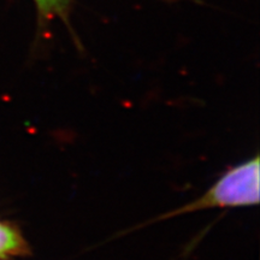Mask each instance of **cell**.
I'll return each mask as SVG.
<instances>
[{
	"instance_id": "2",
	"label": "cell",
	"mask_w": 260,
	"mask_h": 260,
	"mask_svg": "<svg viewBox=\"0 0 260 260\" xmlns=\"http://www.w3.org/2000/svg\"><path fill=\"white\" fill-rule=\"evenodd\" d=\"M29 246L22 234L11 224L0 220V260L27 255Z\"/></svg>"
},
{
	"instance_id": "1",
	"label": "cell",
	"mask_w": 260,
	"mask_h": 260,
	"mask_svg": "<svg viewBox=\"0 0 260 260\" xmlns=\"http://www.w3.org/2000/svg\"><path fill=\"white\" fill-rule=\"evenodd\" d=\"M259 155L226 171L199 199L161 218L217 207L253 206L259 203Z\"/></svg>"
},
{
	"instance_id": "3",
	"label": "cell",
	"mask_w": 260,
	"mask_h": 260,
	"mask_svg": "<svg viewBox=\"0 0 260 260\" xmlns=\"http://www.w3.org/2000/svg\"><path fill=\"white\" fill-rule=\"evenodd\" d=\"M41 19L60 17L65 19L70 10L71 0H34Z\"/></svg>"
}]
</instances>
